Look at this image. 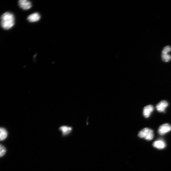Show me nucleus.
Returning <instances> with one entry per match:
<instances>
[{
    "label": "nucleus",
    "instance_id": "obj_1",
    "mask_svg": "<svg viewBox=\"0 0 171 171\" xmlns=\"http://www.w3.org/2000/svg\"><path fill=\"white\" fill-rule=\"evenodd\" d=\"M1 25L2 27L6 30L12 28L15 24V18L13 14L10 12H6L2 15Z\"/></svg>",
    "mask_w": 171,
    "mask_h": 171
},
{
    "label": "nucleus",
    "instance_id": "obj_2",
    "mask_svg": "<svg viewBox=\"0 0 171 171\" xmlns=\"http://www.w3.org/2000/svg\"><path fill=\"white\" fill-rule=\"evenodd\" d=\"M139 137L147 140H151L154 138V132L152 130L148 128H145L141 130L138 133Z\"/></svg>",
    "mask_w": 171,
    "mask_h": 171
},
{
    "label": "nucleus",
    "instance_id": "obj_3",
    "mask_svg": "<svg viewBox=\"0 0 171 171\" xmlns=\"http://www.w3.org/2000/svg\"><path fill=\"white\" fill-rule=\"evenodd\" d=\"M171 52V46L167 45L163 48L161 56L162 60L163 62H168L171 60V55L169 54Z\"/></svg>",
    "mask_w": 171,
    "mask_h": 171
},
{
    "label": "nucleus",
    "instance_id": "obj_4",
    "mask_svg": "<svg viewBox=\"0 0 171 171\" xmlns=\"http://www.w3.org/2000/svg\"><path fill=\"white\" fill-rule=\"evenodd\" d=\"M59 130L61 132L62 137H66L72 133L73 128L72 126L64 125L59 127Z\"/></svg>",
    "mask_w": 171,
    "mask_h": 171
},
{
    "label": "nucleus",
    "instance_id": "obj_5",
    "mask_svg": "<svg viewBox=\"0 0 171 171\" xmlns=\"http://www.w3.org/2000/svg\"><path fill=\"white\" fill-rule=\"evenodd\" d=\"M171 131V126L168 124H163L159 128L158 132L159 134L163 135Z\"/></svg>",
    "mask_w": 171,
    "mask_h": 171
},
{
    "label": "nucleus",
    "instance_id": "obj_6",
    "mask_svg": "<svg viewBox=\"0 0 171 171\" xmlns=\"http://www.w3.org/2000/svg\"><path fill=\"white\" fill-rule=\"evenodd\" d=\"M168 106V103L166 101H162L156 105V108L159 112H164Z\"/></svg>",
    "mask_w": 171,
    "mask_h": 171
},
{
    "label": "nucleus",
    "instance_id": "obj_7",
    "mask_svg": "<svg viewBox=\"0 0 171 171\" xmlns=\"http://www.w3.org/2000/svg\"><path fill=\"white\" fill-rule=\"evenodd\" d=\"M20 8L24 10H27L31 8L32 4L31 2L27 0H20L18 2Z\"/></svg>",
    "mask_w": 171,
    "mask_h": 171
},
{
    "label": "nucleus",
    "instance_id": "obj_8",
    "mask_svg": "<svg viewBox=\"0 0 171 171\" xmlns=\"http://www.w3.org/2000/svg\"><path fill=\"white\" fill-rule=\"evenodd\" d=\"M153 110L154 107L152 105H149L146 106L144 108L143 111L144 116L146 118H149Z\"/></svg>",
    "mask_w": 171,
    "mask_h": 171
},
{
    "label": "nucleus",
    "instance_id": "obj_9",
    "mask_svg": "<svg viewBox=\"0 0 171 171\" xmlns=\"http://www.w3.org/2000/svg\"><path fill=\"white\" fill-rule=\"evenodd\" d=\"M40 18V16L39 13H34L29 16L27 20L31 22H35L39 21Z\"/></svg>",
    "mask_w": 171,
    "mask_h": 171
},
{
    "label": "nucleus",
    "instance_id": "obj_10",
    "mask_svg": "<svg viewBox=\"0 0 171 171\" xmlns=\"http://www.w3.org/2000/svg\"><path fill=\"white\" fill-rule=\"evenodd\" d=\"M153 146L158 149H162L166 147V145L164 141L161 140H159L155 141L153 142Z\"/></svg>",
    "mask_w": 171,
    "mask_h": 171
},
{
    "label": "nucleus",
    "instance_id": "obj_11",
    "mask_svg": "<svg viewBox=\"0 0 171 171\" xmlns=\"http://www.w3.org/2000/svg\"><path fill=\"white\" fill-rule=\"evenodd\" d=\"M8 133L5 128L0 127V141L5 140L8 137Z\"/></svg>",
    "mask_w": 171,
    "mask_h": 171
},
{
    "label": "nucleus",
    "instance_id": "obj_12",
    "mask_svg": "<svg viewBox=\"0 0 171 171\" xmlns=\"http://www.w3.org/2000/svg\"><path fill=\"white\" fill-rule=\"evenodd\" d=\"M6 152V149L5 147L0 144V158L3 156Z\"/></svg>",
    "mask_w": 171,
    "mask_h": 171
}]
</instances>
